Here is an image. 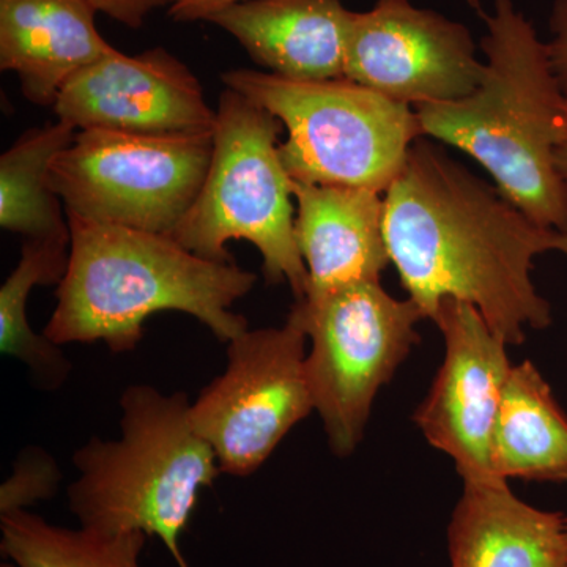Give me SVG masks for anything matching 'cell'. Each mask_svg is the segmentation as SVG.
<instances>
[{"instance_id": "1", "label": "cell", "mask_w": 567, "mask_h": 567, "mask_svg": "<svg viewBox=\"0 0 567 567\" xmlns=\"http://www.w3.org/2000/svg\"><path fill=\"white\" fill-rule=\"evenodd\" d=\"M383 200L391 264L424 319L434 320L445 300L464 301L507 346L554 322L532 271L543 254L567 256V234L529 219L423 137Z\"/></svg>"}, {"instance_id": "2", "label": "cell", "mask_w": 567, "mask_h": 567, "mask_svg": "<svg viewBox=\"0 0 567 567\" xmlns=\"http://www.w3.org/2000/svg\"><path fill=\"white\" fill-rule=\"evenodd\" d=\"M486 32L484 73L456 102L417 104L424 136L475 159L518 210L567 234V194L555 152L567 123V96L551 69L546 41L514 0H468Z\"/></svg>"}, {"instance_id": "3", "label": "cell", "mask_w": 567, "mask_h": 567, "mask_svg": "<svg viewBox=\"0 0 567 567\" xmlns=\"http://www.w3.org/2000/svg\"><path fill=\"white\" fill-rule=\"evenodd\" d=\"M70 259L58 306L44 336L54 344L104 342L111 352H133L148 317L181 311L204 323L221 342L248 330L233 312L251 292L257 275L234 260L205 259L166 234L85 221L66 213Z\"/></svg>"}, {"instance_id": "4", "label": "cell", "mask_w": 567, "mask_h": 567, "mask_svg": "<svg viewBox=\"0 0 567 567\" xmlns=\"http://www.w3.org/2000/svg\"><path fill=\"white\" fill-rule=\"evenodd\" d=\"M121 409V439L95 436L74 454L80 476L69 488L70 511L92 532L158 536L178 567H189L181 536L200 488L223 473L215 451L194 429L182 391L133 385Z\"/></svg>"}, {"instance_id": "5", "label": "cell", "mask_w": 567, "mask_h": 567, "mask_svg": "<svg viewBox=\"0 0 567 567\" xmlns=\"http://www.w3.org/2000/svg\"><path fill=\"white\" fill-rule=\"evenodd\" d=\"M282 123L241 93L226 89L216 107L210 169L171 237L205 259L230 262V240L264 257L268 284L287 282L303 301L309 276L295 238L292 178L279 155Z\"/></svg>"}, {"instance_id": "6", "label": "cell", "mask_w": 567, "mask_h": 567, "mask_svg": "<svg viewBox=\"0 0 567 567\" xmlns=\"http://www.w3.org/2000/svg\"><path fill=\"white\" fill-rule=\"evenodd\" d=\"M221 81L282 123L284 167L306 185L386 193L424 137L415 110L347 78L300 82L240 69L226 71Z\"/></svg>"}, {"instance_id": "7", "label": "cell", "mask_w": 567, "mask_h": 567, "mask_svg": "<svg viewBox=\"0 0 567 567\" xmlns=\"http://www.w3.org/2000/svg\"><path fill=\"white\" fill-rule=\"evenodd\" d=\"M295 305L311 339L306 371L315 410L331 451L350 456L363 440L380 388L420 342L423 312L410 298L388 293L380 279L347 284Z\"/></svg>"}, {"instance_id": "8", "label": "cell", "mask_w": 567, "mask_h": 567, "mask_svg": "<svg viewBox=\"0 0 567 567\" xmlns=\"http://www.w3.org/2000/svg\"><path fill=\"white\" fill-rule=\"evenodd\" d=\"M213 133L81 130L51 166L65 212L85 221L174 233L210 169Z\"/></svg>"}, {"instance_id": "9", "label": "cell", "mask_w": 567, "mask_h": 567, "mask_svg": "<svg viewBox=\"0 0 567 567\" xmlns=\"http://www.w3.org/2000/svg\"><path fill=\"white\" fill-rule=\"evenodd\" d=\"M306 342L297 305L282 327L246 330L229 342L226 371L189 410L223 473L252 475L290 429L315 412Z\"/></svg>"}, {"instance_id": "10", "label": "cell", "mask_w": 567, "mask_h": 567, "mask_svg": "<svg viewBox=\"0 0 567 567\" xmlns=\"http://www.w3.org/2000/svg\"><path fill=\"white\" fill-rule=\"evenodd\" d=\"M483 73L462 22L409 0H379L353 13L346 78L386 99L406 106L456 102L476 91Z\"/></svg>"}, {"instance_id": "11", "label": "cell", "mask_w": 567, "mask_h": 567, "mask_svg": "<svg viewBox=\"0 0 567 567\" xmlns=\"http://www.w3.org/2000/svg\"><path fill=\"white\" fill-rule=\"evenodd\" d=\"M434 322L445 339V358L413 423L435 450L453 458L464 483L499 480L492 447L513 369L507 344L464 301H443Z\"/></svg>"}, {"instance_id": "12", "label": "cell", "mask_w": 567, "mask_h": 567, "mask_svg": "<svg viewBox=\"0 0 567 567\" xmlns=\"http://www.w3.org/2000/svg\"><path fill=\"white\" fill-rule=\"evenodd\" d=\"M54 111L78 132L175 136L210 134L216 126L196 74L159 47L137 55L115 50L85 66L63 85Z\"/></svg>"}, {"instance_id": "13", "label": "cell", "mask_w": 567, "mask_h": 567, "mask_svg": "<svg viewBox=\"0 0 567 567\" xmlns=\"http://www.w3.org/2000/svg\"><path fill=\"white\" fill-rule=\"evenodd\" d=\"M353 13L341 0H246L207 22L276 76L320 82L346 78Z\"/></svg>"}, {"instance_id": "14", "label": "cell", "mask_w": 567, "mask_h": 567, "mask_svg": "<svg viewBox=\"0 0 567 567\" xmlns=\"http://www.w3.org/2000/svg\"><path fill=\"white\" fill-rule=\"evenodd\" d=\"M292 193L297 200L295 238L309 276L306 298L380 279L391 264L382 193L295 181Z\"/></svg>"}, {"instance_id": "15", "label": "cell", "mask_w": 567, "mask_h": 567, "mask_svg": "<svg viewBox=\"0 0 567 567\" xmlns=\"http://www.w3.org/2000/svg\"><path fill=\"white\" fill-rule=\"evenodd\" d=\"M95 14L85 0H0V69L17 74L29 102L54 106L74 74L117 50Z\"/></svg>"}, {"instance_id": "16", "label": "cell", "mask_w": 567, "mask_h": 567, "mask_svg": "<svg viewBox=\"0 0 567 567\" xmlns=\"http://www.w3.org/2000/svg\"><path fill=\"white\" fill-rule=\"evenodd\" d=\"M451 567H567V517L537 509L507 481H470L447 525Z\"/></svg>"}, {"instance_id": "17", "label": "cell", "mask_w": 567, "mask_h": 567, "mask_svg": "<svg viewBox=\"0 0 567 567\" xmlns=\"http://www.w3.org/2000/svg\"><path fill=\"white\" fill-rule=\"evenodd\" d=\"M492 462L499 480L567 483V415L532 361L507 377Z\"/></svg>"}, {"instance_id": "18", "label": "cell", "mask_w": 567, "mask_h": 567, "mask_svg": "<svg viewBox=\"0 0 567 567\" xmlns=\"http://www.w3.org/2000/svg\"><path fill=\"white\" fill-rule=\"evenodd\" d=\"M78 130L58 121L28 130L0 158V226L25 240L70 238L62 199L51 183L55 156L76 137Z\"/></svg>"}, {"instance_id": "19", "label": "cell", "mask_w": 567, "mask_h": 567, "mask_svg": "<svg viewBox=\"0 0 567 567\" xmlns=\"http://www.w3.org/2000/svg\"><path fill=\"white\" fill-rule=\"evenodd\" d=\"M69 259L70 238L25 240L20 262L0 287V350L28 364L47 390L61 386L71 365L58 344L32 330L25 308L33 287L61 284Z\"/></svg>"}, {"instance_id": "20", "label": "cell", "mask_w": 567, "mask_h": 567, "mask_svg": "<svg viewBox=\"0 0 567 567\" xmlns=\"http://www.w3.org/2000/svg\"><path fill=\"white\" fill-rule=\"evenodd\" d=\"M2 554L20 567H141L145 533L70 529L29 513L2 514Z\"/></svg>"}, {"instance_id": "21", "label": "cell", "mask_w": 567, "mask_h": 567, "mask_svg": "<svg viewBox=\"0 0 567 567\" xmlns=\"http://www.w3.org/2000/svg\"><path fill=\"white\" fill-rule=\"evenodd\" d=\"M59 483L58 464L39 447H28L18 457L13 475L0 488V513L25 511L40 499L51 498Z\"/></svg>"}, {"instance_id": "22", "label": "cell", "mask_w": 567, "mask_h": 567, "mask_svg": "<svg viewBox=\"0 0 567 567\" xmlns=\"http://www.w3.org/2000/svg\"><path fill=\"white\" fill-rule=\"evenodd\" d=\"M96 13L106 14L130 29H140L153 11L173 7L175 0H85Z\"/></svg>"}, {"instance_id": "23", "label": "cell", "mask_w": 567, "mask_h": 567, "mask_svg": "<svg viewBox=\"0 0 567 567\" xmlns=\"http://www.w3.org/2000/svg\"><path fill=\"white\" fill-rule=\"evenodd\" d=\"M548 59L567 96V0H554L548 14Z\"/></svg>"}, {"instance_id": "24", "label": "cell", "mask_w": 567, "mask_h": 567, "mask_svg": "<svg viewBox=\"0 0 567 567\" xmlns=\"http://www.w3.org/2000/svg\"><path fill=\"white\" fill-rule=\"evenodd\" d=\"M246 0H175L169 17L178 22L208 21L213 14Z\"/></svg>"}, {"instance_id": "25", "label": "cell", "mask_w": 567, "mask_h": 567, "mask_svg": "<svg viewBox=\"0 0 567 567\" xmlns=\"http://www.w3.org/2000/svg\"><path fill=\"white\" fill-rule=\"evenodd\" d=\"M555 166H557L559 181H561L563 188L567 194V123L561 140H559L557 152H555Z\"/></svg>"}, {"instance_id": "26", "label": "cell", "mask_w": 567, "mask_h": 567, "mask_svg": "<svg viewBox=\"0 0 567 567\" xmlns=\"http://www.w3.org/2000/svg\"><path fill=\"white\" fill-rule=\"evenodd\" d=\"M2 567H20V566H18L17 563L11 561V559H10V563H3Z\"/></svg>"}]
</instances>
